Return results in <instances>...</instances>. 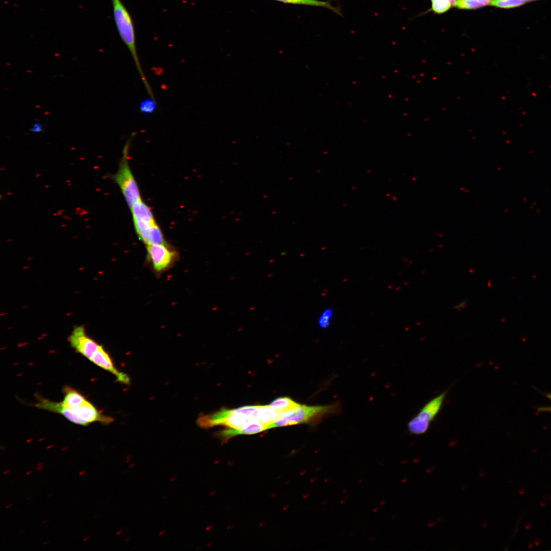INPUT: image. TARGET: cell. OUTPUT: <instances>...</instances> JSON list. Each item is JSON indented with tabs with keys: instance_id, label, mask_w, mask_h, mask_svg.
<instances>
[{
	"instance_id": "obj_1",
	"label": "cell",
	"mask_w": 551,
	"mask_h": 551,
	"mask_svg": "<svg viewBox=\"0 0 551 551\" xmlns=\"http://www.w3.org/2000/svg\"><path fill=\"white\" fill-rule=\"evenodd\" d=\"M61 402H56L40 397L35 406L39 408L57 413L77 424L87 425L98 422L109 424L113 418L100 412L85 396L76 389L66 386Z\"/></svg>"
},
{
	"instance_id": "obj_2",
	"label": "cell",
	"mask_w": 551,
	"mask_h": 551,
	"mask_svg": "<svg viewBox=\"0 0 551 551\" xmlns=\"http://www.w3.org/2000/svg\"><path fill=\"white\" fill-rule=\"evenodd\" d=\"M71 347L93 363L114 374L119 382L129 384L130 379L119 372L104 348L90 338L83 327H75L68 338Z\"/></svg>"
},
{
	"instance_id": "obj_3",
	"label": "cell",
	"mask_w": 551,
	"mask_h": 551,
	"mask_svg": "<svg viewBox=\"0 0 551 551\" xmlns=\"http://www.w3.org/2000/svg\"><path fill=\"white\" fill-rule=\"evenodd\" d=\"M114 22L118 34L135 63L148 96L155 99L152 89L142 68L137 51L136 34L132 18L121 0H111Z\"/></svg>"
},
{
	"instance_id": "obj_4",
	"label": "cell",
	"mask_w": 551,
	"mask_h": 551,
	"mask_svg": "<svg viewBox=\"0 0 551 551\" xmlns=\"http://www.w3.org/2000/svg\"><path fill=\"white\" fill-rule=\"evenodd\" d=\"M338 404L307 406L301 405L293 410L283 412L280 418L269 425L267 429L303 423H316L339 411Z\"/></svg>"
},
{
	"instance_id": "obj_5",
	"label": "cell",
	"mask_w": 551,
	"mask_h": 551,
	"mask_svg": "<svg viewBox=\"0 0 551 551\" xmlns=\"http://www.w3.org/2000/svg\"><path fill=\"white\" fill-rule=\"evenodd\" d=\"M447 392L446 390L435 396L419 409L408 423V429L411 434L422 435L428 431L432 421L440 412Z\"/></svg>"
},
{
	"instance_id": "obj_6",
	"label": "cell",
	"mask_w": 551,
	"mask_h": 551,
	"mask_svg": "<svg viewBox=\"0 0 551 551\" xmlns=\"http://www.w3.org/2000/svg\"><path fill=\"white\" fill-rule=\"evenodd\" d=\"M129 139L123 149V156L117 172L113 179L118 184L126 202L130 208L134 203L140 199L141 196L138 185L131 171L128 162L130 147Z\"/></svg>"
},
{
	"instance_id": "obj_7",
	"label": "cell",
	"mask_w": 551,
	"mask_h": 551,
	"mask_svg": "<svg viewBox=\"0 0 551 551\" xmlns=\"http://www.w3.org/2000/svg\"><path fill=\"white\" fill-rule=\"evenodd\" d=\"M251 417L240 413L235 409H221L214 413L199 417L197 424L201 428H209L215 425L227 426L240 430L254 421Z\"/></svg>"
},
{
	"instance_id": "obj_8",
	"label": "cell",
	"mask_w": 551,
	"mask_h": 551,
	"mask_svg": "<svg viewBox=\"0 0 551 551\" xmlns=\"http://www.w3.org/2000/svg\"><path fill=\"white\" fill-rule=\"evenodd\" d=\"M146 246L147 259L156 272L164 271L175 261L177 253L167 243L153 244Z\"/></svg>"
},
{
	"instance_id": "obj_9",
	"label": "cell",
	"mask_w": 551,
	"mask_h": 551,
	"mask_svg": "<svg viewBox=\"0 0 551 551\" xmlns=\"http://www.w3.org/2000/svg\"><path fill=\"white\" fill-rule=\"evenodd\" d=\"M135 231L145 245L167 244L162 232L155 219H133Z\"/></svg>"
},
{
	"instance_id": "obj_10",
	"label": "cell",
	"mask_w": 551,
	"mask_h": 551,
	"mask_svg": "<svg viewBox=\"0 0 551 551\" xmlns=\"http://www.w3.org/2000/svg\"><path fill=\"white\" fill-rule=\"evenodd\" d=\"M281 412L269 405L252 406V409L248 415L254 420L260 422L267 427L280 418Z\"/></svg>"
},
{
	"instance_id": "obj_11",
	"label": "cell",
	"mask_w": 551,
	"mask_h": 551,
	"mask_svg": "<svg viewBox=\"0 0 551 551\" xmlns=\"http://www.w3.org/2000/svg\"><path fill=\"white\" fill-rule=\"evenodd\" d=\"M267 430V426L257 421H254L248 424L246 428L240 430L233 429H227L221 431L219 433L220 436L223 440H227L230 438L238 435L242 434H254L263 432Z\"/></svg>"
},
{
	"instance_id": "obj_12",
	"label": "cell",
	"mask_w": 551,
	"mask_h": 551,
	"mask_svg": "<svg viewBox=\"0 0 551 551\" xmlns=\"http://www.w3.org/2000/svg\"><path fill=\"white\" fill-rule=\"evenodd\" d=\"M285 4L298 5L320 7L328 9L339 15L342 16L339 8L332 5L330 1H322L320 0H274Z\"/></svg>"
},
{
	"instance_id": "obj_13",
	"label": "cell",
	"mask_w": 551,
	"mask_h": 551,
	"mask_svg": "<svg viewBox=\"0 0 551 551\" xmlns=\"http://www.w3.org/2000/svg\"><path fill=\"white\" fill-rule=\"evenodd\" d=\"M269 405L283 413L296 409L302 404L295 402L288 397H280L273 400Z\"/></svg>"
},
{
	"instance_id": "obj_14",
	"label": "cell",
	"mask_w": 551,
	"mask_h": 551,
	"mask_svg": "<svg viewBox=\"0 0 551 551\" xmlns=\"http://www.w3.org/2000/svg\"><path fill=\"white\" fill-rule=\"evenodd\" d=\"M432 10L438 14L443 13L456 6L457 0H431Z\"/></svg>"
},
{
	"instance_id": "obj_15",
	"label": "cell",
	"mask_w": 551,
	"mask_h": 551,
	"mask_svg": "<svg viewBox=\"0 0 551 551\" xmlns=\"http://www.w3.org/2000/svg\"><path fill=\"white\" fill-rule=\"evenodd\" d=\"M492 0H457L456 7L461 9H474L490 4Z\"/></svg>"
},
{
	"instance_id": "obj_16",
	"label": "cell",
	"mask_w": 551,
	"mask_h": 551,
	"mask_svg": "<svg viewBox=\"0 0 551 551\" xmlns=\"http://www.w3.org/2000/svg\"><path fill=\"white\" fill-rule=\"evenodd\" d=\"M525 2L524 0H492L490 4L498 8H512L520 6Z\"/></svg>"
},
{
	"instance_id": "obj_17",
	"label": "cell",
	"mask_w": 551,
	"mask_h": 551,
	"mask_svg": "<svg viewBox=\"0 0 551 551\" xmlns=\"http://www.w3.org/2000/svg\"><path fill=\"white\" fill-rule=\"evenodd\" d=\"M157 107L156 99L149 97L141 101L139 104V110L144 114H152L156 110Z\"/></svg>"
},
{
	"instance_id": "obj_18",
	"label": "cell",
	"mask_w": 551,
	"mask_h": 551,
	"mask_svg": "<svg viewBox=\"0 0 551 551\" xmlns=\"http://www.w3.org/2000/svg\"><path fill=\"white\" fill-rule=\"evenodd\" d=\"M333 315V310L331 308H327L323 310L318 319V326L324 329L328 327L331 321Z\"/></svg>"
},
{
	"instance_id": "obj_19",
	"label": "cell",
	"mask_w": 551,
	"mask_h": 551,
	"mask_svg": "<svg viewBox=\"0 0 551 551\" xmlns=\"http://www.w3.org/2000/svg\"><path fill=\"white\" fill-rule=\"evenodd\" d=\"M30 131L33 133H40L43 131V127L40 122L35 123L30 129Z\"/></svg>"
},
{
	"instance_id": "obj_20",
	"label": "cell",
	"mask_w": 551,
	"mask_h": 551,
	"mask_svg": "<svg viewBox=\"0 0 551 551\" xmlns=\"http://www.w3.org/2000/svg\"><path fill=\"white\" fill-rule=\"evenodd\" d=\"M467 300L466 299L461 303H459L458 305L455 306L454 309L460 310L466 306Z\"/></svg>"
},
{
	"instance_id": "obj_21",
	"label": "cell",
	"mask_w": 551,
	"mask_h": 551,
	"mask_svg": "<svg viewBox=\"0 0 551 551\" xmlns=\"http://www.w3.org/2000/svg\"><path fill=\"white\" fill-rule=\"evenodd\" d=\"M44 467V465H41V466H36V467H35V469L37 471L39 472V471H41V470H42L43 469Z\"/></svg>"
},
{
	"instance_id": "obj_22",
	"label": "cell",
	"mask_w": 551,
	"mask_h": 551,
	"mask_svg": "<svg viewBox=\"0 0 551 551\" xmlns=\"http://www.w3.org/2000/svg\"><path fill=\"white\" fill-rule=\"evenodd\" d=\"M86 472H87L86 470H81V471H80V472H79L78 474H79V475H83V474H85V473H86Z\"/></svg>"
},
{
	"instance_id": "obj_23",
	"label": "cell",
	"mask_w": 551,
	"mask_h": 551,
	"mask_svg": "<svg viewBox=\"0 0 551 551\" xmlns=\"http://www.w3.org/2000/svg\"><path fill=\"white\" fill-rule=\"evenodd\" d=\"M10 471H11L10 469H6L3 472V474H7L8 473H9L10 472Z\"/></svg>"
},
{
	"instance_id": "obj_24",
	"label": "cell",
	"mask_w": 551,
	"mask_h": 551,
	"mask_svg": "<svg viewBox=\"0 0 551 551\" xmlns=\"http://www.w3.org/2000/svg\"><path fill=\"white\" fill-rule=\"evenodd\" d=\"M90 537L89 536H87L85 537L84 538H83V539H82V541L83 542L86 541L88 540H89L90 539Z\"/></svg>"
},
{
	"instance_id": "obj_25",
	"label": "cell",
	"mask_w": 551,
	"mask_h": 551,
	"mask_svg": "<svg viewBox=\"0 0 551 551\" xmlns=\"http://www.w3.org/2000/svg\"><path fill=\"white\" fill-rule=\"evenodd\" d=\"M33 472V470H28V471H27V472H26L25 473V475H29V474H30L32 473Z\"/></svg>"
},
{
	"instance_id": "obj_26",
	"label": "cell",
	"mask_w": 551,
	"mask_h": 551,
	"mask_svg": "<svg viewBox=\"0 0 551 551\" xmlns=\"http://www.w3.org/2000/svg\"><path fill=\"white\" fill-rule=\"evenodd\" d=\"M12 506V504H11V503H10V504H8V505H6V506L5 507V508L7 509H8V508H9L11 507Z\"/></svg>"
},
{
	"instance_id": "obj_27",
	"label": "cell",
	"mask_w": 551,
	"mask_h": 551,
	"mask_svg": "<svg viewBox=\"0 0 551 551\" xmlns=\"http://www.w3.org/2000/svg\"><path fill=\"white\" fill-rule=\"evenodd\" d=\"M50 542H51L50 540H46L45 541H44L43 542V544L44 545H46V544H48Z\"/></svg>"
},
{
	"instance_id": "obj_28",
	"label": "cell",
	"mask_w": 551,
	"mask_h": 551,
	"mask_svg": "<svg viewBox=\"0 0 551 551\" xmlns=\"http://www.w3.org/2000/svg\"><path fill=\"white\" fill-rule=\"evenodd\" d=\"M48 521H49V520H48V519H44V520H43V521H42V522H41V523H42V524H45V523H46V522H48Z\"/></svg>"
},
{
	"instance_id": "obj_29",
	"label": "cell",
	"mask_w": 551,
	"mask_h": 551,
	"mask_svg": "<svg viewBox=\"0 0 551 551\" xmlns=\"http://www.w3.org/2000/svg\"><path fill=\"white\" fill-rule=\"evenodd\" d=\"M43 464H44V462H40L38 463L37 464L36 466H41V465H43Z\"/></svg>"
},
{
	"instance_id": "obj_30",
	"label": "cell",
	"mask_w": 551,
	"mask_h": 551,
	"mask_svg": "<svg viewBox=\"0 0 551 551\" xmlns=\"http://www.w3.org/2000/svg\"><path fill=\"white\" fill-rule=\"evenodd\" d=\"M53 496V494H52V493H50V494H47V495L46 496V497H47V498H48V497H51V496Z\"/></svg>"
},
{
	"instance_id": "obj_31",
	"label": "cell",
	"mask_w": 551,
	"mask_h": 551,
	"mask_svg": "<svg viewBox=\"0 0 551 551\" xmlns=\"http://www.w3.org/2000/svg\"><path fill=\"white\" fill-rule=\"evenodd\" d=\"M524 1H531V0H524Z\"/></svg>"
}]
</instances>
